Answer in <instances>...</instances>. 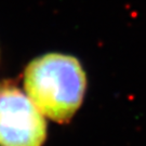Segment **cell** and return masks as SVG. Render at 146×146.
Returning <instances> with one entry per match:
<instances>
[{
    "label": "cell",
    "mask_w": 146,
    "mask_h": 146,
    "mask_svg": "<svg viewBox=\"0 0 146 146\" xmlns=\"http://www.w3.org/2000/svg\"><path fill=\"white\" fill-rule=\"evenodd\" d=\"M86 74L77 58L61 53L37 58L27 66L24 86L42 115L64 122L77 111L86 90Z\"/></svg>",
    "instance_id": "1"
},
{
    "label": "cell",
    "mask_w": 146,
    "mask_h": 146,
    "mask_svg": "<svg viewBox=\"0 0 146 146\" xmlns=\"http://www.w3.org/2000/svg\"><path fill=\"white\" fill-rule=\"evenodd\" d=\"M47 123L31 99L14 87L0 89V146H41Z\"/></svg>",
    "instance_id": "2"
}]
</instances>
